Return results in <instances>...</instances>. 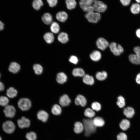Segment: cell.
<instances>
[{"label":"cell","mask_w":140,"mask_h":140,"mask_svg":"<svg viewBox=\"0 0 140 140\" xmlns=\"http://www.w3.org/2000/svg\"><path fill=\"white\" fill-rule=\"evenodd\" d=\"M71 100L66 94H64L60 97L59 100L60 104L63 107L66 106L69 104Z\"/></svg>","instance_id":"obj_12"},{"label":"cell","mask_w":140,"mask_h":140,"mask_svg":"<svg viewBox=\"0 0 140 140\" xmlns=\"http://www.w3.org/2000/svg\"><path fill=\"white\" fill-rule=\"evenodd\" d=\"M17 94L16 90L12 87H10L6 90V94L9 97L13 98L16 96Z\"/></svg>","instance_id":"obj_27"},{"label":"cell","mask_w":140,"mask_h":140,"mask_svg":"<svg viewBox=\"0 0 140 140\" xmlns=\"http://www.w3.org/2000/svg\"><path fill=\"white\" fill-rule=\"evenodd\" d=\"M69 61L71 62L75 65L78 63V59L77 57L75 55H72L70 57Z\"/></svg>","instance_id":"obj_42"},{"label":"cell","mask_w":140,"mask_h":140,"mask_svg":"<svg viewBox=\"0 0 140 140\" xmlns=\"http://www.w3.org/2000/svg\"><path fill=\"white\" fill-rule=\"evenodd\" d=\"M43 5L42 0H34L32 3L33 8L36 10H39Z\"/></svg>","instance_id":"obj_33"},{"label":"cell","mask_w":140,"mask_h":140,"mask_svg":"<svg viewBox=\"0 0 140 140\" xmlns=\"http://www.w3.org/2000/svg\"><path fill=\"white\" fill-rule=\"evenodd\" d=\"M83 124L85 136H90L96 131V127L94 124L92 120L84 119L83 120Z\"/></svg>","instance_id":"obj_1"},{"label":"cell","mask_w":140,"mask_h":140,"mask_svg":"<svg viewBox=\"0 0 140 140\" xmlns=\"http://www.w3.org/2000/svg\"><path fill=\"white\" fill-rule=\"evenodd\" d=\"M98 0H80L79 4L80 8L82 9L84 8L92 6L94 3Z\"/></svg>","instance_id":"obj_20"},{"label":"cell","mask_w":140,"mask_h":140,"mask_svg":"<svg viewBox=\"0 0 140 140\" xmlns=\"http://www.w3.org/2000/svg\"><path fill=\"white\" fill-rule=\"evenodd\" d=\"M33 68L35 74L37 75L41 74L43 71L42 66L39 64H35L33 66Z\"/></svg>","instance_id":"obj_37"},{"label":"cell","mask_w":140,"mask_h":140,"mask_svg":"<svg viewBox=\"0 0 140 140\" xmlns=\"http://www.w3.org/2000/svg\"><path fill=\"white\" fill-rule=\"evenodd\" d=\"M19 108L23 111L29 110L31 106V103L28 99L22 98L20 99L18 102Z\"/></svg>","instance_id":"obj_4"},{"label":"cell","mask_w":140,"mask_h":140,"mask_svg":"<svg viewBox=\"0 0 140 140\" xmlns=\"http://www.w3.org/2000/svg\"><path fill=\"white\" fill-rule=\"evenodd\" d=\"M122 5L124 6H127L130 4L131 0H120Z\"/></svg>","instance_id":"obj_46"},{"label":"cell","mask_w":140,"mask_h":140,"mask_svg":"<svg viewBox=\"0 0 140 140\" xmlns=\"http://www.w3.org/2000/svg\"><path fill=\"white\" fill-rule=\"evenodd\" d=\"M73 75L75 76L83 77L85 75V72L83 70L80 68H75L72 72Z\"/></svg>","instance_id":"obj_24"},{"label":"cell","mask_w":140,"mask_h":140,"mask_svg":"<svg viewBox=\"0 0 140 140\" xmlns=\"http://www.w3.org/2000/svg\"><path fill=\"white\" fill-rule=\"evenodd\" d=\"M90 59L94 61H98L101 58V54L99 51L95 50L90 54Z\"/></svg>","instance_id":"obj_15"},{"label":"cell","mask_w":140,"mask_h":140,"mask_svg":"<svg viewBox=\"0 0 140 140\" xmlns=\"http://www.w3.org/2000/svg\"><path fill=\"white\" fill-rule=\"evenodd\" d=\"M44 38L47 43L51 44L54 41V37L52 33L48 32L44 34Z\"/></svg>","instance_id":"obj_26"},{"label":"cell","mask_w":140,"mask_h":140,"mask_svg":"<svg viewBox=\"0 0 140 140\" xmlns=\"http://www.w3.org/2000/svg\"><path fill=\"white\" fill-rule=\"evenodd\" d=\"M107 74L105 71L98 72L96 74V78L98 80L103 81L105 80L107 77Z\"/></svg>","instance_id":"obj_32"},{"label":"cell","mask_w":140,"mask_h":140,"mask_svg":"<svg viewBox=\"0 0 140 140\" xmlns=\"http://www.w3.org/2000/svg\"><path fill=\"white\" fill-rule=\"evenodd\" d=\"M136 34L138 38H140V29H138L136 30Z\"/></svg>","instance_id":"obj_50"},{"label":"cell","mask_w":140,"mask_h":140,"mask_svg":"<svg viewBox=\"0 0 140 140\" xmlns=\"http://www.w3.org/2000/svg\"><path fill=\"white\" fill-rule=\"evenodd\" d=\"M96 44L99 49L102 51H104L109 46V44L105 38L100 37L97 40Z\"/></svg>","instance_id":"obj_7"},{"label":"cell","mask_w":140,"mask_h":140,"mask_svg":"<svg viewBox=\"0 0 140 140\" xmlns=\"http://www.w3.org/2000/svg\"><path fill=\"white\" fill-rule=\"evenodd\" d=\"M134 51L136 54L140 57V47H135L134 48Z\"/></svg>","instance_id":"obj_45"},{"label":"cell","mask_w":140,"mask_h":140,"mask_svg":"<svg viewBox=\"0 0 140 140\" xmlns=\"http://www.w3.org/2000/svg\"><path fill=\"white\" fill-rule=\"evenodd\" d=\"M58 39L60 42L62 43H66L69 40L68 35L65 32H61L58 36Z\"/></svg>","instance_id":"obj_18"},{"label":"cell","mask_w":140,"mask_h":140,"mask_svg":"<svg viewBox=\"0 0 140 140\" xmlns=\"http://www.w3.org/2000/svg\"><path fill=\"white\" fill-rule=\"evenodd\" d=\"M75 103L76 105H80L81 106L84 107L86 105L87 100L83 96L79 95L75 99Z\"/></svg>","instance_id":"obj_13"},{"label":"cell","mask_w":140,"mask_h":140,"mask_svg":"<svg viewBox=\"0 0 140 140\" xmlns=\"http://www.w3.org/2000/svg\"><path fill=\"white\" fill-rule=\"evenodd\" d=\"M37 117L39 120L45 123L47 121L48 119L49 115L45 111L41 110L38 112Z\"/></svg>","instance_id":"obj_10"},{"label":"cell","mask_w":140,"mask_h":140,"mask_svg":"<svg viewBox=\"0 0 140 140\" xmlns=\"http://www.w3.org/2000/svg\"><path fill=\"white\" fill-rule=\"evenodd\" d=\"M129 59L130 61L133 64H140V57L136 54L130 55L129 57Z\"/></svg>","instance_id":"obj_22"},{"label":"cell","mask_w":140,"mask_h":140,"mask_svg":"<svg viewBox=\"0 0 140 140\" xmlns=\"http://www.w3.org/2000/svg\"><path fill=\"white\" fill-rule=\"evenodd\" d=\"M131 12L133 14H136L140 12V5L138 3L133 4L130 8Z\"/></svg>","instance_id":"obj_31"},{"label":"cell","mask_w":140,"mask_h":140,"mask_svg":"<svg viewBox=\"0 0 140 140\" xmlns=\"http://www.w3.org/2000/svg\"><path fill=\"white\" fill-rule=\"evenodd\" d=\"M84 114L85 116L89 118L93 117L95 115V113L94 110L89 108H88L85 109Z\"/></svg>","instance_id":"obj_36"},{"label":"cell","mask_w":140,"mask_h":140,"mask_svg":"<svg viewBox=\"0 0 140 140\" xmlns=\"http://www.w3.org/2000/svg\"><path fill=\"white\" fill-rule=\"evenodd\" d=\"M8 68L10 72L13 73H16L19 71L20 66L18 63L13 61L10 63Z\"/></svg>","instance_id":"obj_11"},{"label":"cell","mask_w":140,"mask_h":140,"mask_svg":"<svg viewBox=\"0 0 140 140\" xmlns=\"http://www.w3.org/2000/svg\"><path fill=\"white\" fill-rule=\"evenodd\" d=\"M41 19L43 22L47 25L51 24L53 19L52 15L48 13H45L42 16Z\"/></svg>","instance_id":"obj_21"},{"label":"cell","mask_w":140,"mask_h":140,"mask_svg":"<svg viewBox=\"0 0 140 140\" xmlns=\"http://www.w3.org/2000/svg\"><path fill=\"white\" fill-rule=\"evenodd\" d=\"M91 108L93 110L96 111H100L101 108V106L100 104L96 102H94L91 104Z\"/></svg>","instance_id":"obj_40"},{"label":"cell","mask_w":140,"mask_h":140,"mask_svg":"<svg viewBox=\"0 0 140 140\" xmlns=\"http://www.w3.org/2000/svg\"><path fill=\"white\" fill-rule=\"evenodd\" d=\"M94 11L86 13L85 16L89 22L96 23L100 20L101 16L100 13Z\"/></svg>","instance_id":"obj_2"},{"label":"cell","mask_w":140,"mask_h":140,"mask_svg":"<svg viewBox=\"0 0 140 140\" xmlns=\"http://www.w3.org/2000/svg\"><path fill=\"white\" fill-rule=\"evenodd\" d=\"M117 140H127V137L126 135L123 132L119 133L117 136Z\"/></svg>","instance_id":"obj_41"},{"label":"cell","mask_w":140,"mask_h":140,"mask_svg":"<svg viewBox=\"0 0 140 140\" xmlns=\"http://www.w3.org/2000/svg\"><path fill=\"white\" fill-rule=\"evenodd\" d=\"M4 89V86L3 84L0 82V92L3 90Z\"/></svg>","instance_id":"obj_49"},{"label":"cell","mask_w":140,"mask_h":140,"mask_svg":"<svg viewBox=\"0 0 140 140\" xmlns=\"http://www.w3.org/2000/svg\"><path fill=\"white\" fill-rule=\"evenodd\" d=\"M51 112L54 115H59L62 112L61 108L59 105L55 104L53 106L52 108Z\"/></svg>","instance_id":"obj_29"},{"label":"cell","mask_w":140,"mask_h":140,"mask_svg":"<svg viewBox=\"0 0 140 140\" xmlns=\"http://www.w3.org/2000/svg\"><path fill=\"white\" fill-rule=\"evenodd\" d=\"M67 79L66 75L63 72L58 73L57 76L56 80L59 83L62 84L66 82Z\"/></svg>","instance_id":"obj_17"},{"label":"cell","mask_w":140,"mask_h":140,"mask_svg":"<svg viewBox=\"0 0 140 140\" xmlns=\"http://www.w3.org/2000/svg\"><path fill=\"white\" fill-rule=\"evenodd\" d=\"M0 140H2V138L0 136Z\"/></svg>","instance_id":"obj_52"},{"label":"cell","mask_w":140,"mask_h":140,"mask_svg":"<svg viewBox=\"0 0 140 140\" xmlns=\"http://www.w3.org/2000/svg\"><path fill=\"white\" fill-rule=\"evenodd\" d=\"M137 3H140V0H135Z\"/></svg>","instance_id":"obj_51"},{"label":"cell","mask_w":140,"mask_h":140,"mask_svg":"<svg viewBox=\"0 0 140 140\" xmlns=\"http://www.w3.org/2000/svg\"><path fill=\"white\" fill-rule=\"evenodd\" d=\"M119 126L122 130H126L129 127L130 122L127 120L123 119L120 122Z\"/></svg>","instance_id":"obj_28"},{"label":"cell","mask_w":140,"mask_h":140,"mask_svg":"<svg viewBox=\"0 0 140 140\" xmlns=\"http://www.w3.org/2000/svg\"><path fill=\"white\" fill-rule=\"evenodd\" d=\"M117 104L120 108L123 107L125 105V100L124 98L122 96H119L117 98Z\"/></svg>","instance_id":"obj_38"},{"label":"cell","mask_w":140,"mask_h":140,"mask_svg":"<svg viewBox=\"0 0 140 140\" xmlns=\"http://www.w3.org/2000/svg\"><path fill=\"white\" fill-rule=\"evenodd\" d=\"M9 102V100L5 96H2L0 97V105L3 106L8 105Z\"/></svg>","instance_id":"obj_39"},{"label":"cell","mask_w":140,"mask_h":140,"mask_svg":"<svg viewBox=\"0 0 140 140\" xmlns=\"http://www.w3.org/2000/svg\"><path fill=\"white\" fill-rule=\"evenodd\" d=\"M82 9L84 11L86 12V13L94 11L92 5L85 7L83 8Z\"/></svg>","instance_id":"obj_44"},{"label":"cell","mask_w":140,"mask_h":140,"mask_svg":"<svg viewBox=\"0 0 140 140\" xmlns=\"http://www.w3.org/2000/svg\"><path fill=\"white\" fill-rule=\"evenodd\" d=\"M3 112L6 117L11 118L15 116L16 111L13 106L8 105L5 107Z\"/></svg>","instance_id":"obj_9"},{"label":"cell","mask_w":140,"mask_h":140,"mask_svg":"<svg viewBox=\"0 0 140 140\" xmlns=\"http://www.w3.org/2000/svg\"><path fill=\"white\" fill-rule=\"evenodd\" d=\"M25 137L27 140H36L37 136L35 132L31 131L26 133Z\"/></svg>","instance_id":"obj_35"},{"label":"cell","mask_w":140,"mask_h":140,"mask_svg":"<svg viewBox=\"0 0 140 140\" xmlns=\"http://www.w3.org/2000/svg\"><path fill=\"white\" fill-rule=\"evenodd\" d=\"M2 128L4 131L6 133L11 134L13 132L15 129V126L12 121H7L3 123Z\"/></svg>","instance_id":"obj_6"},{"label":"cell","mask_w":140,"mask_h":140,"mask_svg":"<svg viewBox=\"0 0 140 140\" xmlns=\"http://www.w3.org/2000/svg\"><path fill=\"white\" fill-rule=\"evenodd\" d=\"M58 20L61 22H64L67 19L68 16L67 13L64 11L59 12L56 16Z\"/></svg>","instance_id":"obj_14"},{"label":"cell","mask_w":140,"mask_h":140,"mask_svg":"<svg viewBox=\"0 0 140 140\" xmlns=\"http://www.w3.org/2000/svg\"><path fill=\"white\" fill-rule=\"evenodd\" d=\"M17 123L19 127L21 129L28 128L31 124L30 120L24 116L18 119Z\"/></svg>","instance_id":"obj_8"},{"label":"cell","mask_w":140,"mask_h":140,"mask_svg":"<svg viewBox=\"0 0 140 140\" xmlns=\"http://www.w3.org/2000/svg\"><path fill=\"white\" fill-rule=\"evenodd\" d=\"M83 81L85 83L90 85H92L94 82L93 77L88 74L85 75L83 76Z\"/></svg>","instance_id":"obj_25"},{"label":"cell","mask_w":140,"mask_h":140,"mask_svg":"<svg viewBox=\"0 0 140 140\" xmlns=\"http://www.w3.org/2000/svg\"><path fill=\"white\" fill-rule=\"evenodd\" d=\"M93 120V123L96 127H102L105 124L104 121L100 117H96Z\"/></svg>","instance_id":"obj_23"},{"label":"cell","mask_w":140,"mask_h":140,"mask_svg":"<svg viewBox=\"0 0 140 140\" xmlns=\"http://www.w3.org/2000/svg\"><path fill=\"white\" fill-rule=\"evenodd\" d=\"M94 11L99 13L104 12L107 10V5L102 2L97 0L92 5Z\"/></svg>","instance_id":"obj_5"},{"label":"cell","mask_w":140,"mask_h":140,"mask_svg":"<svg viewBox=\"0 0 140 140\" xmlns=\"http://www.w3.org/2000/svg\"><path fill=\"white\" fill-rule=\"evenodd\" d=\"M84 130L83 124L80 122H76L74 124V131L77 134H79L82 132Z\"/></svg>","instance_id":"obj_19"},{"label":"cell","mask_w":140,"mask_h":140,"mask_svg":"<svg viewBox=\"0 0 140 140\" xmlns=\"http://www.w3.org/2000/svg\"><path fill=\"white\" fill-rule=\"evenodd\" d=\"M4 24L1 20H0V31H3L4 29Z\"/></svg>","instance_id":"obj_47"},{"label":"cell","mask_w":140,"mask_h":140,"mask_svg":"<svg viewBox=\"0 0 140 140\" xmlns=\"http://www.w3.org/2000/svg\"><path fill=\"white\" fill-rule=\"evenodd\" d=\"M109 47L111 52L113 54L117 56L120 55L124 51L123 49L121 46L119 44H117L114 42L111 43Z\"/></svg>","instance_id":"obj_3"},{"label":"cell","mask_w":140,"mask_h":140,"mask_svg":"<svg viewBox=\"0 0 140 140\" xmlns=\"http://www.w3.org/2000/svg\"><path fill=\"white\" fill-rule=\"evenodd\" d=\"M60 27L58 24L55 22L52 23L50 26V30L51 32L54 33H58L60 30Z\"/></svg>","instance_id":"obj_34"},{"label":"cell","mask_w":140,"mask_h":140,"mask_svg":"<svg viewBox=\"0 0 140 140\" xmlns=\"http://www.w3.org/2000/svg\"><path fill=\"white\" fill-rule=\"evenodd\" d=\"M49 6L51 7L55 6L57 4L58 0H47Z\"/></svg>","instance_id":"obj_43"},{"label":"cell","mask_w":140,"mask_h":140,"mask_svg":"<svg viewBox=\"0 0 140 140\" xmlns=\"http://www.w3.org/2000/svg\"><path fill=\"white\" fill-rule=\"evenodd\" d=\"M136 81L137 83L140 84V73L138 74L137 75L136 79Z\"/></svg>","instance_id":"obj_48"},{"label":"cell","mask_w":140,"mask_h":140,"mask_svg":"<svg viewBox=\"0 0 140 140\" xmlns=\"http://www.w3.org/2000/svg\"><path fill=\"white\" fill-rule=\"evenodd\" d=\"M65 3L67 8L69 10H72L74 9L77 5L75 0H66Z\"/></svg>","instance_id":"obj_30"},{"label":"cell","mask_w":140,"mask_h":140,"mask_svg":"<svg viewBox=\"0 0 140 140\" xmlns=\"http://www.w3.org/2000/svg\"><path fill=\"white\" fill-rule=\"evenodd\" d=\"M123 114L129 118H132L134 116L135 112L134 109L131 107H128L125 108L123 111Z\"/></svg>","instance_id":"obj_16"},{"label":"cell","mask_w":140,"mask_h":140,"mask_svg":"<svg viewBox=\"0 0 140 140\" xmlns=\"http://www.w3.org/2000/svg\"><path fill=\"white\" fill-rule=\"evenodd\" d=\"M0 76H1V75H0Z\"/></svg>","instance_id":"obj_53"}]
</instances>
